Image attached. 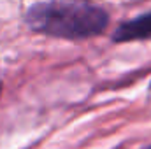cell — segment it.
Returning <instances> with one entry per match:
<instances>
[{
	"instance_id": "6da1fadb",
	"label": "cell",
	"mask_w": 151,
	"mask_h": 149,
	"mask_svg": "<svg viewBox=\"0 0 151 149\" xmlns=\"http://www.w3.org/2000/svg\"><path fill=\"white\" fill-rule=\"evenodd\" d=\"M23 19L34 34L63 40H86L107 30L111 14L93 0H42L27 9Z\"/></svg>"
},
{
	"instance_id": "7a4b0ae2",
	"label": "cell",
	"mask_w": 151,
	"mask_h": 149,
	"mask_svg": "<svg viewBox=\"0 0 151 149\" xmlns=\"http://www.w3.org/2000/svg\"><path fill=\"white\" fill-rule=\"evenodd\" d=\"M146 39H151V11L119 23L111 35V40L116 44L146 40Z\"/></svg>"
},
{
	"instance_id": "3957f363",
	"label": "cell",
	"mask_w": 151,
	"mask_h": 149,
	"mask_svg": "<svg viewBox=\"0 0 151 149\" xmlns=\"http://www.w3.org/2000/svg\"><path fill=\"white\" fill-rule=\"evenodd\" d=\"M0 88H2V74H0Z\"/></svg>"
},
{
	"instance_id": "277c9868",
	"label": "cell",
	"mask_w": 151,
	"mask_h": 149,
	"mask_svg": "<svg viewBox=\"0 0 151 149\" xmlns=\"http://www.w3.org/2000/svg\"><path fill=\"white\" fill-rule=\"evenodd\" d=\"M142 149H151V144H150V146H146V148H142Z\"/></svg>"
}]
</instances>
